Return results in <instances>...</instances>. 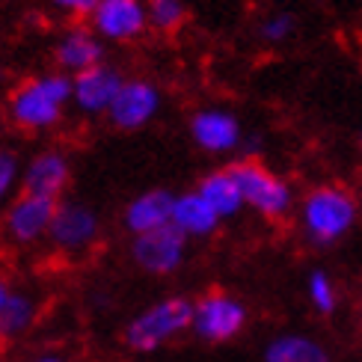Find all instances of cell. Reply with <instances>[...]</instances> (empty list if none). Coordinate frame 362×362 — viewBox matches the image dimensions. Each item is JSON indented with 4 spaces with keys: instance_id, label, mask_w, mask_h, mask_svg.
<instances>
[{
    "instance_id": "21",
    "label": "cell",
    "mask_w": 362,
    "mask_h": 362,
    "mask_svg": "<svg viewBox=\"0 0 362 362\" xmlns=\"http://www.w3.org/2000/svg\"><path fill=\"white\" fill-rule=\"evenodd\" d=\"M21 175H24V163L12 148L0 146V208L12 202L15 190L21 187Z\"/></svg>"
},
{
    "instance_id": "11",
    "label": "cell",
    "mask_w": 362,
    "mask_h": 362,
    "mask_svg": "<svg viewBox=\"0 0 362 362\" xmlns=\"http://www.w3.org/2000/svg\"><path fill=\"white\" fill-rule=\"evenodd\" d=\"M160 104H163V95L158 83L146 78H128L107 113V122L119 131H140L160 113Z\"/></svg>"
},
{
    "instance_id": "9",
    "label": "cell",
    "mask_w": 362,
    "mask_h": 362,
    "mask_svg": "<svg viewBox=\"0 0 362 362\" xmlns=\"http://www.w3.org/2000/svg\"><path fill=\"white\" fill-rule=\"evenodd\" d=\"M98 235H101V217L95 214V208L74 199L59 202L51 235H48V240L59 252H69V255L86 252L98 240Z\"/></svg>"
},
{
    "instance_id": "24",
    "label": "cell",
    "mask_w": 362,
    "mask_h": 362,
    "mask_svg": "<svg viewBox=\"0 0 362 362\" xmlns=\"http://www.w3.org/2000/svg\"><path fill=\"white\" fill-rule=\"evenodd\" d=\"M18 285H15L12 279H6V276H0V318H4V312L12 306V300L18 297Z\"/></svg>"
},
{
    "instance_id": "2",
    "label": "cell",
    "mask_w": 362,
    "mask_h": 362,
    "mask_svg": "<svg viewBox=\"0 0 362 362\" xmlns=\"http://www.w3.org/2000/svg\"><path fill=\"white\" fill-rule=\"evenodd\" d=\"M69 104H71V74L57 69L21 81L6 101V113L9 122L21 131H48L63 119V110Z\"/></svg>"
},
{
    "instance_id": "8",
    "label": "cell",
    "mask_w": 362,
    "mask_h": 362,
    "mask_svg": "<svg viewBox=\"0 0 362 362\" xmlns=\"http://www.w3.org/2000/svg\"><path fill=\"white\" fill-rule=\"evenodd\" d=\"M125 74L110 63H101L71 78V107L83 116H107L116 95L125 86Z\"/></svg>"
},
{
    "instance_id": "13",
    "label": "cell",
    "mask_w": 362,
    "mask_h": 362,
    "mask_svg": "<svg viewBox=\"0 0 362 362\" xmlns=\"http://www.w3.org/2000/svg\"><path fill=\"white\" fill-rule=\"evenodd\" d=\"M173 208H175V193L173 190H167V187L143 190L125 205L122 226L131 232V238L167 229V226H173Z\"/></svg>"
},
{
    "instance_id": "25",
    "label": "cell",
    "mask_w": 362,
    "mask_h": 362,
    "mask_svg": "<svg viewBox=\"0 0 362 362\" xmlns=\"http://www.w3.org/2000/svg\"><path fill=\"white\" fill-rule=\"evenodd\" d=\"M27 362H69L66 356H59V354H39L33 359H27Z\"/></svg>"
},
{
    "instance_id": "1",
    "label": "cell",
    "mask_w": 362,
    "mask_h": 362,
    "mask_svg": "<svg viewBox=\"0 0 362 362\" xmlns=\"http://www.w3.org/2000/svg\"><path fill=\"white\" fill-rule=\"evenodd\" d=\"M300 229L315 247H333L354 232L359 199L344 185H315L300 199Z\"/></svg>"
},
{
    "instance_id": "27",
    "label": "cell",
    "mask_w": 362,
    "mask_h": 362,
    "mask_svg": "<svg viewBox=\"0 0 362 362\" xmlns=\"http://www.w3.org/2000/svg\"><path fill=\"white\" fill-rule=\"evenodd\" d=\"M359 309H362V300H359Z\"/></svg>"
},
{
    "instance_id": "6",
    "label": "cell",
    "mask_w": 362,
    "mask_h": 362,
    "mask_svg": "<svg viewBox=\"0 0 362 362\" xmlns=\"http://www.w3.org/2000/svg\"><path fill=\"white\" fill-rule=\"evenodd\" d=\"M59 202L36 193H18L4 211V235L15 247H33L51 235Z\"/></svg>"
},
{
    "instance_id": "16",
    "label": "cell",
    "mask_w": 362,
    "mask_h": 362,
    "mask_svg": "<svg viewBox=\"0 0 362 362\" xmlns=\"http://www.w3.org/2000/svg\"><path fill=\"white\" fill-rule=\"evenodd\" d=\"M220 214L211 208L199 190H187V193H175V208H173V226L185 235L187 240L193 238H211L220 229Z\"/></svg>"
},
{
    "instance_id": "18",
    "label": "cell",
    "mask_w": 362,
    "mask_h": 362,
    "mask_svg": "<svg viewBox=\"0 0 362 362\" xmlns=\"http://www.w3.org/2000/svg\"><path fill=\"white\" fill-rule=\"evenodd\" d=\"M264 362H329V351L303 333H282L264 344Z\"/></svg>"
},
{
    "instance_id": "7",
    "label": "cell",
    "mask_w": 362,
    "mask_h": 362,
    "mask_svg": "<svg viewBox=\"0 0 362 362\" xmlns=\"http://www.w3.org/2000/svg\"><path fill=\"white\" fill-rule=\"evenodd\" d=\"M187 259V238L175 226L131 238V262L148 276H170Z\"/></svg>"
},
{
    "instance_id": "10",
    "label": "cell",
    "mask_w": 362,
    "mask_h": 362,
    "mask_svg": "<svg viewBox=\"0 0 362 362\" xmlns=\"http://www.w3.org/2000/svg\"><path fill=\"white\" fill-rule=\"evenodd\" d=\"M190 140L196 148H202L205 155H229L244 146V128L240 119L226 110V107H202L190 116Z\"/></svg>"
},
{
    "instance_id": "22",
    "label": "cell",
    "mask_w": 362,
    "mask_h": 362,
    "mask_svg": "<svg viewBox=\"0 0 362 362\" xmlns=\"http://www.w3.org/2000/svg\"><path fill=\"white\" fill-rule=\"evenodd\" d=\"M294 30H297V18H294V12H270L262 18L259 24V39L267 42V45H282V42H288L294 36Z\"/></svg>"
},
{
    "instance_id": "23",
    "label": "cell",
    "mask_w": 362,
    "mask_h": 362,
    "mask_svg": "<svg viewBox=\"0 0 362 362\" xmlns=\"http://www.w3.org/2000/svg\"><path fill=\"white\" fill-rule=\"evenodd\" d=\"M48 4L57 12L69 15V18H93V12L98 9L101 0H48Z\"/></svg>"
},
{
    "instance_id": "20",
    "label": "cell",
    "mask_w": 362,
    "mask_h": 362,
    "mask_svg": "<svg viewBox=\"0 0 362 362\" xmlns=\"http://www.w3.org/2000/svg\"><path fill=\"white\" fill-rule=\"evenodd\" d=\"M146 9H148V30H155V33H173L187 18L185 0H146Z\"/></svg>"
},
{
    "instance_id": "3",
    "label": "cell",
    "mask_w": 362,
    "mask_h": 362,
    "mask_svg": "<svg viewBox=\"0 0 362 362\" xmlns=\"http://www.w3.org/2000/svg\"><path fill=\"white\" fill-rule=\"evenodd\" d=\"M193 327V300L170 294L148 303L137 315H131L122 327V341L134 354H158L167 344L178 341Z\"/></svg>"
},
{
    "instance_id": "12",
    "label": "cell",
    "mask_w": 362,
    "mask_h": 362,
    "mask_svg": "<svg viewBox=\"0 0 362 362\" xmlns=\"http://www.w3.org/2000/svg\"><path fill=\"white\" fill-rule=\"evenodd\" d=\"M101 42H134L148 30V9L146 0H101L98 9L89 18Z\"/></svg>"
},
{
    "instance_id": "14",
    "label": "cell",
    "mask_w": 362,
    "mask_h": 362,
    "mask_svg": "<svg viewBox=\"0 0 362 362\" xmlns=\"http://www.w3.org/2000/svg\"><path fill=\"white\" fill-rule=\"evenodd\" d=\"M71 178V163L59 148H45V152L33 155L24 163V175H21V190L24 193H36V196H48L57 199L66 193Z\"/></svg>"
},
{
    "instance_id": "17",
    "label": "cell",
    "mask_w": 362,
    "mask_h": 362,
    "mask_svg": "<svg viewBox=\"0 0 362 362\" xmlns=\"http://www.w3.org/2000/svg\"><path fill=\"white\" fill-rule=\"evenodd\" d=\"M196 190H199L202 199L217 211L220 220H232L247 208L244 193H240V187H238V178H235V173L229 167L205 173L199 178V185H196Z\"/></svg>"
},
{
    "instance_id": "26",
    "label": "cell",
    "mask_w": 362,
    "mask_h": 362,
    "mask_svg": "<svg viewBox=\"0 0 362 362\" xmlns=\"http://www.w3.org/2000/svg\"><path fill=\"white\" fill-rule=\"evenodd\" d=\"M359 152H362V131H359Z\"/></svg>"
},
{
    "instance_id": "5",
    "label": "cell",
    "mask_w": 362,
    "mask_h": 362,
    "mask_svg": "<svg viewBox=\"0 0 362 362\" xmlns=\"http://www.w3.org/2000/svg\"><path fill=\"white\" fill-rule=\"evenodd\" d=\"M250 312L244 300L229 291H208L193 300V327L190 333L208 344H226L244 333Z\"/></svg>"
},
{
    "instance_id": "15",
    "label": "cell",
    "mask_w": 362,
    "mask_h": 362,
    "mask_svg": "<svg viewBox=\"0 0 362 362\" xmlns=\"http://www.w3.org/2000/svg\"><path fill=\"white\" fill-rule=\"evenodd\" d=\"M54 59H57L59 71H66L74 78V74L89 71L104 63V42L95 36V30L89 24L69 27L54 45Z\"/></svg>"
},
{
    "instance_id": "4",
    "label": "cell",
    "mask_w": 362,
    "mask_h": 362,
    "mask_svg": "<svg viewBox=\"0 0 362 362\" xmlns=\"http://www.w3.org/2000/svg\"><path fill=\"white\" fill-rule=\"evenodd\" d=\"M244 193V202L264 220H282L294 211V187L259 158H238L229 167Z\"/></svg>"
},
{
    "instance_id": "19",
    "label": "cell",
    "mask_w": 362,
    "mask_h": 362,
    "mask_svg": "<svg viewBox=\"0 0 362 362\" xmlns=\"http://www.w3.org/2000/svg\"><path fill=\"white\" fill-rule=\"evenodd\" d=\"M306 297H309L312 309L318 315H333L339 309V288H336L333 276H329L327 270H321V267L309 274V279H306Z\"/></svg>"
}]
</instances>
